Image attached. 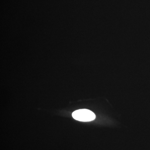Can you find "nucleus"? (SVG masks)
Segmentation results:
<instances>
[{"label":"nucleus","instance_id":"obj_1","mask_svg":"<svg viewBox=\"0 0 150 150\" xmlns=\"http://www.w3.org/2000/svg\"><path fill=\"white\" fill-rule=\"evenodd\" d=\"M72 117L77 121L88 122L94 120L96 115L90 110L83 109L74 111L72 113Z\"/></svg>","mask_w":150,"mask_h":150}]
</instances>
